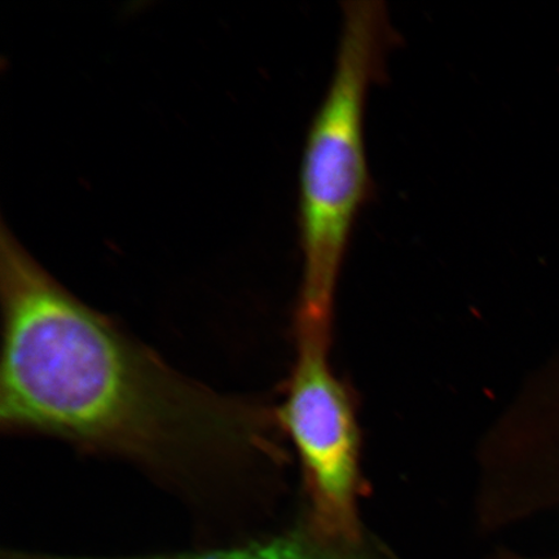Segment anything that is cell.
Here are the masks:
<instances>
[{
	"instance_id": "6da1fadb",
	"label": "cell",
	"mask_w": 559,
	"mask_h": 559,
	"mask_svg": "<svg viewBox=\"0 0 559 559\" xmlns=\"http://www.w3.org/2000/svg\"><path fill=\"white\" fill-rule=\"evenodd\" d=\"M0 423L173 474L257 445L247 405L173 372L62 288L2 227Z\"/></svg>"
},
{
	"instance_id": "7a4b0ae2",
	"label": "cell",
	"mask_w": 559,
	"mask_h": 559,
	"mask_svg": "<svg viewBox=\"0 0 559 559\" xmlns=\"http://www.w3.org/2000/svg\"><path fill=\"white\" fill-rule=\"evenodd\" d=\"M342 31L330 86L313 116L299 175L304 257L298 326L330 332L335 285L355 222L372 191L365 118L370 87L382 80L395 41L384 4H342Z\"/></svg>"
},
{
	"instance_id": "3957f363",
	"label": "cell",
	"mask_w": 559,
	"mask_h": 559,
	"mask_svg": "<svg viewBox=\"0 0 559 559\" xmlns=\"http://www.w3.org/2000/svg\"><path fill=\"white\" fill-rule=\"evenodd\" d=\"M298 335V361L282 417L304 467L312 526L326 536L359 539V442L352 403L328 366V335Z\"/></svg>"
},
{
	"instance_id": "277c9868",
	"label": "cell",
	"mask_w": 559,
	"mask_h": 559,
	"mask_svg": "<svg viewBox=\"0 0 559 559\" xmlns=\"http://www.w3.org/2000/svg\"><path fill=\"white\" fill-rule=\"evenodd\" d=\"M3 559H372L359 540L335 539L317 533L289 534L247 547L201 555L146 558H69L32 554H10Z\"/></svg>"
},
{
	"instance_id": "5b68a950",
	"label": "cell",
	"mask_w": 559,
	"mask_h": 559,
	"mask_svg": "<svg viewBox=\"0 0 559 559\" xmlns=\"http://www.w3.org/2000/svg\"><path fill=\"white\" fill-rule=\"evenodd\" d=\"M504 559H559V557H557V558H524V557H519V556H512V557H507Z\"/></svg>"
}]
</instances>
